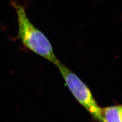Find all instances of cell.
<instances>
[{
    "mask_svg": "<svg viewBox=\"0 0 122 122\" xmlns=\"http://www.w3.org/2000/svg\"><path fill=\"white\" fill-rule=\"evenodd\" d=\"M11 5L16 14L17 38L20 42L30 51L56 66L60 61L47 36L30 21L24 6L15 1H11Z\"/></svg>",
    "mask_w": 122,
    "mask_h": 122,
    "instance_id": "obj_1",
    "label": "cell"
},
{
    "mask_svg": "<svg viewBox=\"0 0 122 122\" xmlns=\"http://www.w3.org/2000/svg\"><path fill=\"white\" fill-rule=\"evenodd\" d=\"M67 86L79 103L98 122H101V108L91 91L83 81L65 65L60 62L56 65Z\"/></svg>",
    "mask_w": 122,
    "mask_h": 122,
    "instance_id": "obj_2",
    "label": "cell"
},
{
    "mask_svg": "<svg viewBox=\"0 0 122 122\" xmlns=\"http://www.w3.org/2000/svg\"><path fill=\"white\" fill-rule=\"evenodd\" d=\"M101 117V122H122V105L102 108Z\"/></svg>",
    "mask_w": 122,
    "mask_h": 122,
    "instance_id": "obj_3",
    "label": "cell"
}]
</instances>
